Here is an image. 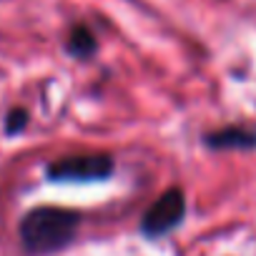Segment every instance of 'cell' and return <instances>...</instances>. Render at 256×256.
Masks as SVG:
<instances>
[{"instance_id": "1", "label": "cell", "mask_w": 256, "mask_h": 256, "mask_svg": "<svg viewBox=\"0 0 256 256\" xmlns=\"http://www.w3.org/2000/svg\"><path fill=\"white\" fill-rule=\"evenodd\" d=\"M83 224V214L66 206H36L23 214L18 224L20 246L28 256H50L68 248L78 228Z\"/></svg>"}, {"instance_id": "2", "label": "cell", "mask_w": 256, "mask_h": 256, "mask_svg": "<svg viewBox=\"0 0 256 256\" xmlns=\"http://www.w3.org/2000/svg\"><path fill=\"white\" fill-rule=\"evenodd\" d=\"M116 171V161L108 154L63 156L46 166V178L53 184H98L108 181Z\"/></svg>"}, {"instance_id": "3", "label": "cell", "mask_w": 256, "mask_h": 256, "mask_svg": "<svg viewBox=\"0 0 256 256\" xmlns=\"http://www.w3.org/2000/svg\"><path fill=\"white\" fill-rule=\"evenodd\" d=\"M186 194L181 188H166L141 216L138 221V231L144 238H164L171 231H176L184 221H186Z\"/></svg>"}, {"instance_id": "4", "label": "cell", "mask_w": 256, "mask_h": 256, "mask_svg": "<svg viewBox=\"0 0 256 256\" xmlns=\"http://www.w3.org/2000/svg\"><path fill=\"white\" fill-rule=\"evenodd\" d=\"M204 146L211 151H256V128L251 126H224L204 134Z\"/></svg>"}, {"instance_id": "5", "label": "cell", "mask_w": 256, "mask_h": 256, "mask_svg": "<svg viewBox=\"0 0 256 256\" xmlns=\"http://www.w3.org/2000/svg\"><path fill=\"white\" fill-rule=\"evenodd\" d=\"M66 50H68L73 58L88 60V58L96 56V50H98V40H96V36H93L90 28H86V26H76V28L70 30L68 40H66Z\"/></svg>"}, {"instance_id": "6", "label": "cell", "mask_w": 256, "mask_h": 256, "mask_svg": "<svg viewBox=\"0 0 256 256\" xmlns=\"http://www.w3.org/2000/svg\"><path fill=\"white\" fill-rule=\"evenodd\" d=\"M28 120H30V116H28L26 108H13V110H8V116H6V134H8V136L23 134L26 126H28Z\"/></svg>"}]
</instances>
